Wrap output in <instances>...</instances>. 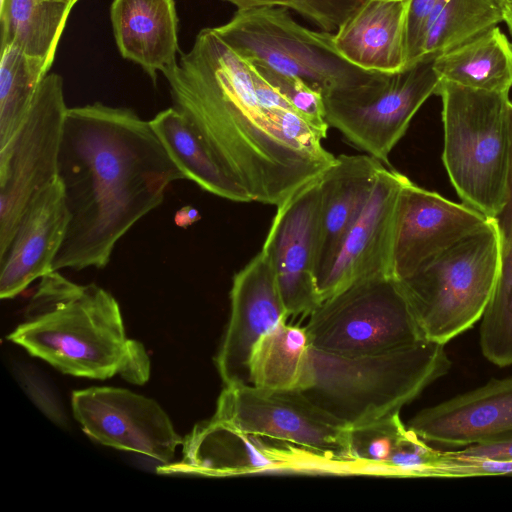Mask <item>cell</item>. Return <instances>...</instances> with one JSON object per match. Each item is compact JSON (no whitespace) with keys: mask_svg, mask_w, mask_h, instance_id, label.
I'll return each mask as SVG.
<instances>
[{"mask_svg":"<svg viewBox=\"0 0 512 512\" xmlns=\"http://www.w3.org/2000/svg\"><path fill=\"white\" fill-rule=\"evenodd\" d=\"M237 10L278 6L292 9L322 31L335 32L364 0H223Z\"/></svg>","mask_w":512,"mask_h":512,"instance_id":"1f68e13d","label":"cell"},{"mask_svg":"<svg viewBox=\"0 0 512 512\" xmlns=\"http://www.w3.org/2000/svg\"><path fill=\"white\" fill-rule=\"evenodd\" d=\"M149 122L187 180L227 200L251 202L247 192L225 172L200 135L174 107L159 112Z\"/></svg>","mask_w":512,"mask_h":512,"instance_id":"603a6c76","label":"cell"},{"mask_svg":"<svg viewBox=\"0 0 512 512\" xmlns=\"http://www.w3.org/2000/svg\"><path fill=\"white\" fill-rule=\"evenodd\" d=\"M110 19L121 56L155 83L178 64V16L174 0H113Z\"/></svg>","mask_w":512,"mask_h":512,"instance_id":"44dd1931","label":"cell"},{"mask_svg":"<svg viewBox=\"0 0 512 512\" xmlns=\"http://www.w3.org/2000/svg\"><path fill=\"white\" fill-rule=\"evenodd\" d=\"M509 93L441 80L442 160L462 203L493 218L505 201L510 157Z\"/></svg>","mask_w":512,"mask_h":512,"instance_id":"8992f818","label":"cell"},{"mask_svg":"<svg viewBox=\"0 0 512 512\" xmlns=\"http://www.w3.org/2000/svg\"><path fill=\"white\" fill-rule=\"evenodd\" d=\"M438 456L439 450L429 446L408 429L386 462L384 470L407 476H426Z\"/></svg>","mask_w":512,"mask_h":512,"instance_id":"836d02e7","label":"cell"},{"mask_svg":"<svg viewBox=\"0 0 512 512\" xmlns=\"http://www.w3.org/2000/svg\"><path fill=\"white\" fill-rule=\"evenodd\" d=\"M459 455L497 460L512 459V432L497 436L488 441L454 450Z\"/></svg>","mask_w":512,"mask_h":512,"instance_id":"d590c367","label":"cell"},{"mask_svg":"<svg viewBox=\"0 0 512 512\" xmlns=\"http://www.w3.org/2000/svg\"><path fill=\"white\" fill-rule=\"evenodd\" d=\"M450 367L445 345L426 340L360 356L336 355L310 347L299 391L350 429L399 413Z\"/></svg>","mask_w":512,"mask_h":512,"instance_id":"277c9868","label":"cell"},{"mask_svg":"<svg viewBox=\"0 0 512 512\" xmlns=\"http://www.w3.org/2000/svg\"><path fill=\"white\" fill-rule=\"evenodd\" d=\"M69 224L64 190L58 177L24 209L11 242L0 255V297L11 299L33 281L52 272Z\"/></svg>","mask_w":512,"mask_h":512,"instance_id":"d6986e66","label":"cell"},{"mask_svg":"<svg viewBox=\"0 0 512 512\" xmlns=\"http://www.w3.org/2000/svg\"><path fill=\"white\" fill-rule=\"evenodd\" d=\"M230 301L216 366L225 386L251 385L249 364L255 345L289 316L263 250L234 275Z\"/></svg>","mask_w":512,"mask_h":512,"instance_id":"2e32d148","label":"cell"},{"mask_svg":"<svg viewBox=\"0 0 512 512\" xmlns=\"http://www.w3.org/2000/svg\"><path fill=\"white\" fill-rule=\"evenodd\" d=\"M305 327L286 322L264 335L250 358V384L265 390H299L310 350Z\"/></svg>","mask_w":512,"mask_h":512,"instance_id":"4316f807","label":"cell"},{"mask_svg":"<svg viewBox=\"0 0 512 512\" xmlns=\"http://www.w3.org/2000/svg\"><path fill=\"white\" fill-rule=\"evenodd\" d=\"M510 157L505 201L493 217L500 244V275L481 318L483 356L498 367L512 365V101L509 102Z\"/></svg>","mask_w":512,"mask_h":512,"instance_id":"cb8c5ba5","label":"cell"},{"mask_svg":"<svg viewBox=\"0 0 512 512\" xmlns=\"http://www.w3.org/2000/svg\"><path fill=\"white\" fill-rule=\"evenodd\" d=\"M497 225L480 227L398 280L421 337L445 345L481 320L500 275Z\"/></svg>","mask_w":512,"mask_h":512,"instance_id":"5b68a950","label":"cell"},{"mask_svg":"<svg viewBox=\"0 0 512 512\" xmlns=\"http://www.w3.org/2000/svg\"><path fill=\"white\" fill-rule=\"evenodd\" d=\"M410 0H364L333 33L343 59L371 72L395 73L407 67Z\"/></svg>","mask_w":512,"mask_h":512,"instance_id":"ffe728a7","label":"cell"},{"mask_svg":"<svg viewBox=\"0 0 512 512\" xmlns=\"http://www.w3.org/2000/svg\"><path fill=\"white\" fill-rule=\"evenodd\" d=\"M67 110L62 77L46 74L25 121L0 148V255L28 203L57 178Z\"/></svg>","mask_w":512,"mask_h":512,"instance_id":"30bf717a","label":"cell"},{"mask_svg":"<svg viewBox=\"0 0 512 512\" xmlns=\"http://www.w3.org/2000/svg\"><path fill=\"white\" fill-rule=\"evenodd\" d=\"M214 29L245 60L297 77L323 96L365 82L377 73L343 59L335 49L333 33L300 25L284 7L237 10L227 23Z\"/></svg>","mask_w":512,"mask_h":512,"instance_id":"52a82bcc","label":"cell"},{"mask_svg":"<svg viewBox=\"0 0 512 512\" xmlns=\"http://www.w3.org/2000/svg\"><path fill=\"white\" fill-rule=\"evenodd\" d=\"M321 175L277 206L261 250L268 256L289 315H309L322 302L316 281Z\"/></svg>","mask_w":512,"mask_h":512,"instance_id":"5bb4252c","label":"cell"},{"mask_svg":"<svg viewBox=\"0 0 512 512\" xmlns=\"http://www.w3.org/2000/svg\"><path fill=\"white\" fill-rule=\"evenodd\" d=\"M68 1L75 5V3L78 2L79 0H68Z\"/></svg>","mask_w":512,"mask_h":512,"instance_id":"ab89813d","label":"cell"},{"mask_svg":"<svg viewBox=\"0 0 512 512\" xmlns=\"http://www.w3.org/2000/svg\"><path fill=\"white\" fill-rule=\"evenodd\" d=\"M408 428L399 413L382 417L349 429V447L359 467L382 468Z\"/></svg>","mask_w":512,"mask_h":512,"instance_id":"f546056e","label":"cell"},{"mask_svg":"<svg viewBox=\"0 0 512 512\" xmlns=\"http://www.w3.org/2000/svg\"><path fill=\"white\" fill-rule=\"evenodd\" d=\"M441 80L464 87L509 93L512 87V44L498 26L450 51L436 55Z\"/></svg>","mask_w":512,"mask_h":512,"instance_id":"d4e9b609","label":"cell"},{"mask_svg":"<svg viewBox=\"0 0 512 512\" xmlns=\"http://www.w3.org/2000/svg\"><path fill=\"white\" fill-rule=\"evenodd\" d=\"M408 179L385 166L379 171L364 207L317 281L322 301L358 280L392 275L397 210Z\"/></svg>","mask_w":512,"mask_h":512,"instance_id":"9a60e30c","label":"cell"},{"mask_svg":"<svg viewBox=\"0 0 512 512\" xmlns=\"http://www.w3.org/2000/svg\"><path fill=\"white\" fill-rule=\"evenodd\" d=\"M436 450L454 451L512 432V376L424 408L407 423Z\"/></svg>","mask_w":512,"mask_h":512,"instance_id":"ac0fdd59","label":"cell"},{"mask_svg":"<svg viewBox=\"0 0 512 512\" xmlns=\"http://www.w3.org/2000/svg\"><path fill=\"white\" fill-rule=\"evenodd\" d=\"M71 406L84 433L105 446L168 464L183 443L170 417L155 400L124 388L76 390Z\"/></svg>","mask_w":512,"mask_h":512,"instance_id":"4fadbf2b","label":"cell"},{"mask_svg":"<svg viewBox=\"0 0 512 512\" xmlns=\"http://www.w3.org/2000/svg\"><path fill=\"white\" fill-rule=\"evenodd\" d=\"M503 21L499 0H447L429 28L422 57L457 48Z\"/></svg>","mask_w":512,"mask_h":512,"instance_id":"f1b7e54d","label":"cell"},{"mask_svg":"<svg viewBox=\"0 0 512 512\" xmlns=\"http://www.w3.org/2000/svg\"><path fill=\"white\" fill-rule=\"evenodd\" d=\"M213 417L236 428L293 444L335 466L358 468L349 447V429L299 390L225 386Z\"/></svg>","mask_w":512,"mask_h":512,"instance_id":"8fae6325","label":"cell"},{"mask_svg":"<svg viewBox=\"0 0 512 512\" xmlns=\"http://www.w3.org/2000/svg\"><path fill=\"white\" fill-rule=\"evenodd\" d=\"M512 476V459L497 460L466 457L454 451H440L435 464L428 471L430 477Z\"/></svg>","mask_w":512,"mask_h":512,"instance_id":"d6a6232c","label":"cell"},{"mask_svg":"<svg viewBox=\"0 0 512 512\" xmlns=\"http://www.w3.org/2000/svg\"><path fill=\"white\" fill-rule=\"evenodd\" d=\"M164 77L173 107L251 202L278 206L333 163L287 140L257 98L253 67L214 28L200 30Z\"/></svg>","mask_w":512,"mask_h":512,"instance_id":"7a4b0ae2","label":"cell"},{"mask_svg":"<svg viewBox=\"0 0 512 512\" xmlns=\"http://www.w3.org/2000/svg\"><path fill=\"white\" fill-rule=\"evenodd\" d=\"M447 0H410L407 16V67L422 58L429 28Z\"/></svg>","mask_w":512,"mask_h":512,"instance_id":"e575fe53","label":"cell"},{"mask_svg":"<svg viewBox=\"0 0 512 512\" xmlns=\"http://www.w3.org/2000/svg\"><path fill=\"white\" fill-rule=\"evenodd\" d=\"M7 339L67 375L104 380L118 374L137 385L150 376L148 354L127 337L113 295L59 271L40 278L23 322Z\"/></svg>","mask_w":512,"mask_h":512,"instance_id":"3957f363","label":"cell"},{"mask_svg":"<svg viewBox=\"0 0 512 512\" xmlns=\"http://www.w3.org/2000/svg\"><path fill=\"white\" fill-rule=\"evenodd\" d=\"M73 6L68 0H0L1 47L19 49L49 72Z\"/></svg>","mask_w":512,"mask_h":512,"instance_id":"484cf974","label":"cell"},{"mask_svg":"<svg viewBox=\"0 0 512 512\" xmlns=\"http://www.w3.org/2000/svg\"><path fill=\"white\" fill-rule=\"evenodd\" d=\"M301 115L324 137L329 125L325 120L323 95L303 80L277 72L256 60H246Z\"/></svg>","mask_w":512,"mask_h":512,"instance_id":"4dcf8cb0","label":"cell"},{"mask_svg":"<svg viewBox=\"0 0 512 512\" xmlns=\"http://www.w3.org/2000/svg\"><path fill=\"white\" fill-rule=\"evenodd\" d=\"M201 215L199 211L188 205L185 207H182L180 210H178L175 214L174 221L177 226L180 227H188L198 220H200Z\"/></svg>","mask_w":512,"mask_h":512,"instance_id":"8d00e7d4","label":"cell"},{"mask_svg":"<svg viewBox=\"0 0 512 512\" xmlns=\"http://www.w3.org/2000/svg\"><path fill=\"white\" fill-rule=\"evenodd\" d=\"M335 467L293 444L244 432L212 417L183 439L180 460L161 464L159 474L227 476L270 470Z\"/></svg>","mask_w":512,"mask_h":512,"instance_id":"7c38bea8","label":"cell"},{"mask_svg":"<svg viewBox=\"0 0 512 512\" xmlns=\"http://www.w3.org/2000/svg\"><path fill=\"white\" fill-rule=\"evenodd\" d=\"M488 217L414 184L402 188L395 226L392 275L401 280L482 224Z\"/></svg>","mask_w":512,"mask_h":512,"instance_id":"e0dca14e","label":"cell"},{"mask_svg":"<svg viewBox=\"0 0 512 512\" xmlns=\"http://www.w3.org/2000/svg\"><path fill=\"white\" fill-rule=\"evenodd\" d=\"M383 163L370 155L335 157L321 174L316 281L325 273L364 207Z\"/></svg>","mask_w":512,"mask_h":512,"instance_id":"7402d4cb","label":"cell"},{"mask_svg":"<svg viewBox=\"0 0 512 512\" xmlns=\"http://www.w3.org/2000/svg\"><path fill=\"white\" fill-rule=\"evenodd\" d=\"M46 74L48 71L39 61L13 46L1 47L0 148L11 140L25 121Z\"/></svg>","mask_w":512,"mask_h":512,"instance_id":"83f0119b","label":"cell"},{"mask_svg":"<svg viewBox=\"0 0 512 512\" xmlns=\"http://www.w3.org/2000/svg\"><path fill=\"white\" fill-rule=\"evenodd\" d=\"M436 55H425L395 73L377 72L369 80L323 96L325 120L354 146L388 164L392 149L406 133L441 79Z\"/></svg>","mask_w":512,"mask_h":512,"instance_id":"9c48e42d","label":"cell"},{"mask_svg":"<svg viewBox=\"0 0 512 512\" xmlns=\"http://www.w3.org/2000/svg\"><path fill=\"white\" fill-rule=\"evenodd\" d=\"M305 329L312 348L344 356L384 353L424 340L392 275L358 280L326 298L309 314Z\"/></svg>","mask_w":512,"mask_h":512,"instance_id":"ba28073f","label":"cell"},{"mask_svg":"<svg viewBox=\"0 0 512 512\" xmlns=\"http://www.w3.org/2000/svg\"><path fill=\"white\" fill-rule=\"evenodd\" d=\"M503 7L512 5V0H499Z\"/></svg>","mask_w":512,"mask_h":512,"instance_id":"f35d334b","label":"cell"},{"mask_svg":"<svg viewBox=\"0 0 512 512\" xmlns=\"http://www.w3.org/2000/svg\"><path fill=\"white\" fill-rule=\"evenodd\" d=\"M504 22L512 35V5L504 7Z\"/></svg>","mask_w":512,"mask_h":512,"instance_id":"74e56055","label":"cell"},{"mask_svg":"<svg viewBox=\"0 0 512 512\" xmlns=\"http://www.w3.org/2000/svg\"><path fill=\"white\" fill-rule=\"evenodd\" d=\"M69 224L52 271L103 268L116 243L186 179L149 121L99 102L68 108L58 173Z\"/></svg>","mask_w":512,"mask_h":512,"instance_id":"6da1fadb","label":"cell"}]
</instances>
